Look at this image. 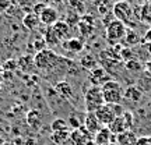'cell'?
Masks as SVG:
<instances>
[{
	"mask_svg": "<svg viewBox=\"0 0 151 145\" xmlns=\"http://www.w3.org/2000/svg\"><path fill=\"white\" fill-rule=\"evenodd\" d=\"M62 64H66V59L55 53V50L52 49L46 48L34 56V66L42 73H53L55 70L62 67Z\"/></svg>",
	"mask_w": 151,
	"mask_h": 145,
	"instance_id": "6da1fadb",
	"label": "cell"
},
{
	"mask_svg": "<svg viewBox=\"0 0 151 145\" xmlns=\"http://www.w3.org/2000/svg\"><path fill=\"white\" fill-rule=\"evenodd\" d=\"M101 89H102L105 103H111V105L122 103L124 98V88L122 86V84L119 81L116 80L108 81V82H105L101 86Z\"/></svg>",
	"mask_w": 151,
	"mask_h": 145,
	"instance_id": "7a4b0ae2",
	"label": "cell"
},
{
	"mask_svg": "<svg viewBox=\"0 0 151 145\" xmlns=\"http://www.w3.org/2000/svg\"><path fill=\"white\" fill-rule=\"evenodd\" d=\"M102 105H105V99L101 86L91 85L90 88H87V91L84 92V106L87 113L97 112Z\"/></svg>",
	"mask_w": 151,
	"mask_h": 145,
	"instance_id": "3957f363",
	"label": "cell"
},
{
	"mask_svg": "<svg viewBox=\"0 0 151 145\" xmlns=\"http://www.w3.org/2000/svg\"><path fill=\"white\" fill-rule=\"evenodd\" d=\"M126 32H127V28L122 21L119 20H113L111 24L106 25L105 28V34H106V39H108L109 43H119L124 36H126Z\"/></svg>",
	"mask_w": 151,
	"mask_h": 145,
	"instance_id": "277c9868",
	"label": "cell"
},
{
	"mask_svg": "<svg viewBox=\"0 0 151 145\" xmlns=\"http://www.w3.org/2000/svg\"><path fill=\"white\" fill-rule=\"evenodd\" d=\"M112 13H113L115 20L122 21L124 25H126L127 22L132 21V17H133V9H132V6H130L129 1H126V0H119V1H116L112 7Z\"/></svg>",
	"mask_w": 151,
	"mask_h": 145,
	"instance_id": "5b68a950",
	"label": "cell"
},
{
	"mask_svg": "<svg viewBox=\"0 0 151 145\" xmlns=\"http://www.w3.org/2000/svg\"><path fill=\"white\" fill-rule=\"evenodd\" d=\"M70 141L74 145H95L94 138H92V134H90V133L84 129V126L71 131Z\"/></svg>",
	"mask_w": 151,
	"mask_h": 145,
	"instance_id": "8992f818",
	"label": "cell"
},
{
	"mask_svg": "<svg viewBox=\"0 0 151 145\" xmlns=\"http://www.w3.org/2000/svg\"><path fill=\"white\" fill-rule=\"evenodd\" d=\"M94 113H95L97 119L99 120V123L102 124V126H106V127H108L109 124L115 120V117H116V114H115V112H113V108H112L111 103H105V105H102L97 112H94Z\"/></svg>",
	"mask_w": 151,
	"mask_h": 145,
	"instance_id": "52a82bcc",
	"label": "cell"
},
{
	"mask_svg": "<svg viewBox=\"0 0 151 145\" xmlns=\"http://www.w3.org/2000/svg\"><path fill=\"white\" fill-rule=\"evenodd\" d=\"M112 80V77L108 74V71L105 70L104 67L98 66L95 67L94 70L90 71V81H91L92 85H97V86H102L105 82Z\"/></svg>",
	"mask_w": 151,
	"mask_h": 145,
	"instance_id": "ba28073f",
	"label": "cell"
},
{
	"mask_svg": "<svg viewBox=\"0 0 151 145\" xmlns=\"http://www.w3.org/2000/svg\"><path fill=\"white\" fill-rule=\"evenodd\" d=\"M39 20H41V24H43L45 27H52L55 22L59 21V13L55 7L45 6V9L39 14Z\"/></svg>",
	"mask_w": 151,
	"mask_h": 145,
	"instance_id": "9c48e42d",
	"label": "cell"
},
{
	"mask_svg": "<svg viewBox=\"0 0 151 145\" xmlns=\"http://www.w3.org/2000/svg\"><path fill=\"white\" fill-rule=\"evenodd\" d=\"M55 92L59 95L62 99L66 101H71L74 98V89L69 81H58L56 85H55Z\"/></svg>",
	"mask_w": 151,
	"mask_h": 145,
	"instance_id": "30bf717a",
	"label": "cell"
},
{
	"mask_svg": "<svg viewBox=\"0 0 151 145\" xmlns=\"http://www.w3.org/2000/svg\"><path fill=\"white\" fill-rule=\"evenodd\" d=\"M83 126H84V129H86L87 131H88L90 134H92V135H95L98 131L104 127L102 124L99 123V120L97 119V116H95V113H94V112L87 113Z\"/></svg>",
	"mask_w": 151,
	"mask_h": 145,
	"instance_id": "8fae6325",
	"label": "cell"
},
{
	"mask_svg": "<svg viewBox=\"0 0 151 145\" xmlns=\"http://www.w3.org/2000/svg\"><path fill=\"white\" fill-rule=\"evenodd\" d=\"M60 45H62V48L65 49L67 53H70V54L80 53L81 50L84 49V43L81 42L78 38H69V39L63 41Z\"/></svg>",
	"mask_w": 151,
	"mask_h": 145,
	"instance_id": "7c38bea8",
	"label": "cell"
},
{
	"mask_svg": "<svg viewBox=\"0 0 151 145\" xmlns=\"http://www.w3.org/2000/svg\"><path fill=\"white\" fill-rule=\"evenodd\" d=\"M113 140L116 141V137L113 138V134L111 133V130H109L106 126H104L102 129L94 135V142H95V145H109L111 142H113Z\"/></svg>",
	"mask_w": 151,
	"mask_h": 145,
	"instance_id": "4fadbf2b",
	"label": "cell"
},
{
	"mask_svg": "<svg viewBox=\"0 0 151 145\" xmlns=\"http://www.w3.org/2000/svg\"><path fill=\"white\" fill-rule=\"evenodd\" d=\"M52 29L56 34V36L60 39V42H63V41L70 38V25H69L67 21L59 20L58 22H55L53 25H52Z\"/></svg>",
	"mask_w": 151,
	"mask_h": 145,
	"instance_id": "5bb4252c",
	"label": "cell"
},
{
	"mask_svg": "<svg viewBox=\"0 0 151 145\" xmlns=\"http://www.w3.org/2000/svg\"><path fill=\"white\" fill-rule=\"evenodd\" d=\"M143 98V89H141L139 85H129L126 89H124V98L126 101L133 103H137L141 101Z\"/></svg>",
	"mask_w": 151,
	"mask_h": 145,
	"instance_id": "9a60e30c",
	"label": "cell"
},
{
	"mask_svg": "<svg viewBox=\"0 0 151 145\" xmlns=\"http://www.w3.org/2000/svg\"><path fill=\"white\" fill-rule=\"evenodd\" d=\"M27 123L32 130H39L43 124V117L41 112L38 110H29L27 114Z\"/></svg>",
	"mask_w": 151,
	"mask_h": 145,
	"instance_id": "2e32d148",
	"label": "cell"
},
{
	"mask_svg": "<svg viewBox=\"0 0 151 145\" xmlns=\"http://www.w3.org/2000/svg\"><path fill=\"white\" fill-rule=\"evenodd\" d=\"M78 29L84 36L91 35L94 31V18L91 16H83L81 20L78 21Z\"/></svg>",
	"mask_w": 151,
	"mask_h": 145,
	"instance_id": "e0dca14e",
	"label": "cell"
},
{
	"mask_svg": "<svg viewBox=\"0 0 151 145\" xmlns=\"http://www.w3.org/2000/svg\"><path fill=\"white\" fill-rule=\"evenodd\" d=\"M118 145H136L137 144V135L132 130H126L123 133L116 135Z\"/></svg>",
	"mask_w": 151,
	"mask_h": 145,
	"instance_id": "ac0fdd59",
	"label": "cell"
},
{
	"mask_svg": "<svg viewBox=\"0 0 151 145\" xmlns=\"http://www.w3.org/2000/svg\"><path fill=\"white\" fill-rule=\"evenodd\" d=\"M22 24L24 27L29 29V31H37L38 27L41 25V20H39V16L35 14V13H28L24 16L22 18Z\"/></svg>",
	"mask_w": 151,
	"mask_h": 145,
	"instance_id": "d6986e66",
	"label": "cell"
},
{
	"mask_svg": "<svg viewBox=\"0 0 151 145\" xmlns=\"http://www.w3.org/2000/svg\"><path fill=\"white\" fill-rule=\"evenodd\" d=\"M80 66L83 67V69L91 71V70H94L95 67H98V66H99V63H98V59L94 56V54L88 53V54L83 56V57L80 59Z\"/></svg>",
	"mask_w": 151,
	"mask_h": 145,
	"instance_id": "ffe728a7",
	"label": "cell"
},
{
	"mask_svg": "<svg viewBox=\"0 0 151 145\" xmlns=\"http://www.w3.org/2000/svg\"><path fill=\"white\" fill-rule=\"evenodd\" d=\"M43 39H45V42H46V45L48 46H58V45H60V39L58 36H56V34L53 32V29H52V27H46V29H45V34L42 35Z\"/></svg>",
	"mask_w": 151,
	"mask_h": 145,
	"instance_id": "44dd1931",
	"label": "cell"
},
{
	"mask_svg": "<svg viewBox=\"0 0 151 145\" xmlns=\"http://www.w3.org/2000/svg\"><path fill=\"white\" fill-rule=\"evenodd\" d=\"M108 129L111 130V133L115 135H118V134H120V133L126 131V126H124L123 117H122V116H120V117H115V120L108 126Z\"/></svg>",
	"mask_w": 151,
	"mask_h": 145,
	"instance_id": "7402d4cb",
	"label": "cell"
},
{
	"mask_svg": "<svg viewBox=\"0 0 151 145\" xmlns=\"http://www.w3.org/2000/svg\"><path fill=\"white\" fill-rule=\"evenodd\" d=\"M52 141H53L55 144L58 145H62L65 144L67 140H70V130H65V131H56L52 134Z\"/></svg>",
	"mask_w": 151,
	"mask_h": 145,
	"instance_id": "603a6c76",
	"label": "cell"
},
{
	"mask_svg": "<svg viewBox=\"0 0 151 145\" xmlns=\"http://www.w3.org/2000/svg\"><path fill=\"white\" fill-rule=\"evenodd\" d=\"M124 69L129 71V73H134V74H137V73H141V71H143L144 66L141 64L137 59H133V60H129V61L124 63Z\"/></svg>",
	"mask_w": 151,
	"mask_h": 145,
	"instance_id": "cb8c5ba5",
	"label": "cell"
},
{
	"mask_svg": "<svg viewBox=\"0 0 151 145\" xmlns=\"http://www.w3.org/2000/svg\"><path fill=\"white\" fill-rule=\"evenodd\" d=\"M139 86L141 89L146 91H151V73H143L139 78Z\"/></svg>",
	"mask_w": 151,
	"mask_h": 145,
	"instance_id": "d4e9b609",
	"label": "cell"
},
{
	"mask_svg": "<svg viewBox=\"0 0 151 145\" xmlns=\"http://www.w3.org/2000/svg\"><path fill=\"white\" fill-rule=\"evenodd\" d=\"M124 39H126V43H127L126 46H133V45H137L139 42H141L140 38H139V35H137V32L133 31V29H127Z\"/></svg>",
	"mask_w": 151,
	"mask_h": 145,
	"instance_id": "484cf974",
	"label": "cell"
},
{
	"mask_svg": "<svg viewBox=\"0 0 151 145\" xmlns=\"http://www.w3.org/2000/svg\"><path fill=\"white\" fill-rule=\"evenodd\" d=\"M50 127H52V130H53V133H56V131H65V130L70 129L69 124H67V121L63 120V119H56V120H53Z\"/></svg>",
	"mask_w": 151,
	"mask_h": 145,
	"instance_id": "4316f807",
	"label": "cell"
},
{
	"mask_svg": "<svg viewBox=\"0 0 151 145\" xmlns=\"http://www.w3.org/2000/svg\"><path fill=\"white\" fill-rule=\"evenodd\" d=\"M140 20L141 21H144V22L151 24V3H146V4L141 7Z\"/></svg>",
	"mask_w": 151,
	"mask_h": 145,
	"instance_id": "83f0119b",
	"label": "cell"
},
{
	"mask_svg": "<svg viewBox=\"0 0 151 145\" xmlns=\"http://www.w3.org/2000/svg\"><path fill=\"white\" fill-rule=\"evenodd\" d=\"M119 56H120L122 61H124V63H126V61H129V60L136 59V57H134L136 53L129 48V46H126V48H122V49H120V52H119Z\"/></svg>",
	"mask_w": 151,
	"mask_h": 145,
	"instance_id": "f1b7e54d",
	"label": "cell"
},
{
	"mask_svg": "<svg viewBox=\"0 0 151 145\" xmlns=\"http://www.w3.org/2000/svg\"><path fill=\"white\" fill-rule=\"evenodd\" d=\"M122 117H123L126 130H132V127H133V114H132V112L126 110V112L123 113V116H122Z\"/></svg>",
	"mask_w": 151,
	"mask_h": 145,
	"instance_id": "f546056e",
	"label": "cell"
},
{
	"mask_svg": "<svg viewBox=\"0 0 151 145\" xmlns=\"http://www.w3.org/2000/svg\"><path fill=\"white\" fill-rule=\"evenodd\" d=\"M17 67H18V63H17L16 60H13V59L7 60L4 64H3V69H4L6 73H9V71H10V73H13L14 70H17Z\"/></svg>",
	"mask_w": 151,
	"mask_h": 145,
	"instance_id": "4dcf8cb0",
	"label": "cell"
},
{
	"mask_svg": "<svg viewBox=\"0 0 151 145\" xmlns=\"http://www.w3.org/2000/svg\"><path fill=\"white\" fill-rule=\"evenodd\" d=\"M136 145H151V137L143 135L140 138H137V144Z\"/></svg>",
	"mask_w": 151,
	"mask_h": 145,
	"instance_id": "1f68e13d",
	"label": "cell"
},
{
	"mask_svg": "<svg viewBox=\"0 0 151 145\" xmlns=\"http://www.w3.org/2000/svg\"><path fill=\"white\" fill-rule=\"evenodd\" d=\"M13 4V0H0V11L7 10Z\"/></svg>",
	"mask_w": 151,
	"mask_h": 145,
	"instance_id": "d6a6232c",
	"label": "cell"
},
{
	"mask_svg": "<svg viewBox=\"0 0 151 145\" xmlns=\"http://www.w3.org/2000/svg\"><path fill=\"white\" fill-rule=\"evenodd\" d=\"M141 43H151V28L147 29V32L144 34V36L141 39Z\"/></svg>",
	"mask_w": 151,
	"mask_h": 145,
	"instance_id": "836d02e7",
	"label": "cell"
},
{
	"mask_svg": "<svg viewBox=\"0 0 151 145\" xmlns=\"http://www.w3.org/2000/svg\"><path fill=\"white\" fill-rule=\"evenodd\" d=\"M143 48L146 49V52L148 56H151V43H143Z\"/></svg>",
	"mask_w": 151,
	"mask_h": 145,
	"instance_id": "e575fe53",
	"label": "cell"
},
{
	"mask_svg": "<svg viewBox=\"0 0 151 145\" xmlns=\"http://www.w3.org/2000/svg\"><path fill=\"white\" fill-rule=\"evenodd\" d=\"M6 74H7V73L4 71V69H3V66H0V82H1V81L4 80Z\"/></svg>",
	"mask_w": 151,
	"mask_h": 145,
	"instance_id": "d590c367",
	"label": "cell"
},
{
	"mask_svg": "<svg viewBox=\"0 0 151 145\" xmlns=\"http://www.w3.org/2000/svg\"><path fill=\"white\" fill-rule=\"evenodd\" d=\"M144 69H146L147 73H151V60H147L146 64H144Z\"/></svg>",
	"mask_w": 151,
	"mask_h": 145,
	"instance_id": "8d00e7d4",
	"label": "cell"
},
{
	"mask_svg": "<svg viewBox=\"0 0 151 145\" xmlns=\"http://www.w3.org/2000/svg\"><path fill=\"white\" fill-rule=\"evenodd\" d=\"M109 145H118V144H113V142H111V144H109Z\"/></svg>",
	"mask_w": 151,
	"mask_h": 145,
	"instance_id": "74e56055",
	"label": "cell"
},
{
	"mask_svg": "<svg viewBox=\"0 0 151 145\" xmlns=\"http://www.w3.org/2000/svg\"><path fill=\"white\" fill-rule=\"evenodd\" d=\"M0 88H1V82H0Z\"/></svg>",
	"mask_w": 151,
	"mask_h": 145,
	"instance_id": "f35d334b",
	"label": "cell"
}]
</instances>
